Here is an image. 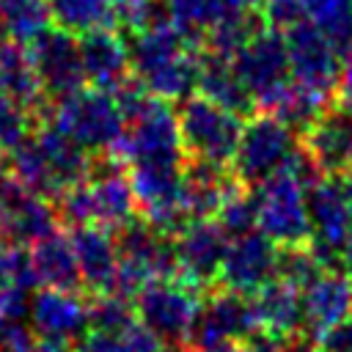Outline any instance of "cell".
I'll list each match as a JSON object with an SVG mask.
<instances>
[{"label":"cell","instance_id":"d6a6232c","mask_svg":"<svg viewBox=\"0 0 352 352\" xmlns=\"http://www.w3.org/2000/svg\"><path fill=\"white\" fill-rule=\"evenodd\" d=\"M52 22L69 33H88L96 28H110L116 22L110 0H47Z\"/></svg>","mask_w":352,"mask_h":352},{"label":"cell","instance_id":"ba28073f","mask_svg":"<svg viewBox=\"0 0 352 352\" xmlns=\"http://www.w3.org/2000/svg\"><path fill=\"white\" fill-rule=\"evenodd\" d=\"M231 63L261 113H267L278 94L292 82L286 38L272 28H258Z\"/></svg>","mask_w":352,"mask_h":352},{"label":"cell","instance_id":"f907efd6","mask_svg":"<svg viewBox=\"0 0 352 352\" xmlns=\"http://www.w3.org/2000/svg\"><path fill=\"white\" fill-rule=\"evenodd\" d=\"M170 352H201V349H195V346H190V344H179V346H173Z\"/></svg>","mask_w":352,"mask_h":352},{"label":"cell","instance_id":"6da1fadb","mask_svg":"<svg viewBox=\"0 0 352 352\" xmlns=\"http://www.w3.org/2000/svg\"><path fill=\"white\" fill-rule=\"evenodd\" d=\"M126 50L135 80L151 96L165 102H184L192 96L201 55L195 52V41H190L168 19H157L140 30H132Z\"/></svg>","mask_w":352,"mask_h":352},{"label":"cell","instance_id":"c3c4849f","mask_svg":"<svg viewBox=\"0 0 352 352\" xmlns=\"http://www.w3.org/2000/svg\"><path fill=\"white\" fill-rule=\"evenodd\" d=\"M220 352H253V346H250L248 341H236V344H231V346H226V349H220Z\"/></svg>","mask_w":352,"mask_h":352},{"label":"cell","instance_id":"d6986e66","mask_svg":"<svg viewBox=\"0 0 352 352\" xmlns=\"http://www.w3.org/2000/svg\"><path fill=\"white\" fill-rule=\"evenodd\" d=\"M85 192L91 204V223L121 231L126 223L135 220L138 201L129 184V173H124L118 162L107 160L102 168H94L85 179Z\"/></svg>","mask_w":352,"mask_h":352},{"label":"cell","instance_id":"ee69618b","mask_svg":"<svg viewBox=\"0 0 352 352\" xmlns=\"http://www.w3.org/2000/svg\"><path fill=\"white\" fill-rule=\"evenodd\" d=\"M264 0H220V6L228 11V14H256V8L261 6Z\"/></svg>","mask_w":352,"mask_h":352},{"label":"cell","instance_id":"4fadbf2b","mask_svg":"<svg viewBox=\"0 0 352 352\" xmlns=\"http://www.w3.org/2000/svg\"><path fill=\"white\" fill-rule=\"evenodd\" d=\"M278 256H280V248L270 236H264L258 228L239 236H228L217 280L223 289L250 297L264 283L278 278Z\"/></svg>","mask_w":352,"mask_h":352},{"label":"cell","instance_id":"44dd1931","mask_svg":"<svg viewBox=\"0 0 352 352\" xmlns=\"http://www.w3.org/2000/svg\"><path fill=\"white\" fill-rule=\"evenodd\" d=\"M77 264H80V275L82 283L94 292V294H107L113 292L116 283V272H118V242H116V231L104 228V226H77L69 234Z\"/></svg>","mask_w":352,"mask_h":352},{"label":"cell","instance_id":"4dcf8cb0","mask_svg":"<svg viewBox=\"0 0 352 352\" xmlns=\"http://www.w3.org/2000/svg\"><path fill=\"white\" fill-rule=\"evenodd\" d=\"M305 19L344 55L352 47V3L349 0H300Z\"/></svg>","mask_w":352,"mask_h":352},{"label":"cell","instance_id":"603a6c76","mask_svg":"<svg viewBox=\"0 0 352 352\" xmlns=\"http://www.w3.org/2000/svg\"><path fill=\"white\" fill-rule=\"evenodd\" d=\"M302 146L324 173H341L352 160V116L341 107L324 110L305 129Z\"/></svg>","mask_w":352,"mask_h":352},{"label":"cell","instance_id":"f5cc1de1","mask_svg":"<svg viewBox=\"0 0 352 352\" xmlns=\"http://www.w3.org/2000/svg\"><path fill=\"white\" fill-rule=\"evenodd\" d=\"M349 3H352V0H349Z\"/></svg>","mask_w":352,"mask_h":352},{"label":"cell","instance_id":"7bdbcfd3","mask_svg":"<svg viewBox=\"0 0 352 352\" xmlns=\"http://www.w3.org/2000/svg\"><path fill=\"white\" fill-rule=\"evenodd\" d=\"M14 248L11 242H6L0 236V280H11V264H14ZM14 283V280H11Z\"/></svg>","mask_w":352,"mask_h":352},{"label":"cell","instance_id":"ffe728a7","mask_svg":"<svg viewBox=\"0 0 352 352\" xmlns=\"http://www.w3.org/2000/svg\"><path fill=\"white\" fill-rule=\"evenodd\" d=\"M80 55H82V72L85 82L91 88L116 91L121 82L129 80V50L121 33L113 28H96L80 36Z\"/></svg>","mask_w":352,"mask_h":352},{"label":"cell","instance_id":"60d3db41","mask_svg":"<svg viewBox=\"0 0 352 352\" xmlns=\"http://www.w3.org/2000/svg\"><path fill=\"white\" fill-rule=\"evenodd\" d=\"M324 352H352V314L316 338Z\"/></svg>","mask_w":352,"mask_h":352},{"label":"cell","instance_id":"cb8c5ba5","mask_svg":"<svg viewBox=\"0 0 352 352\" xmlns=\"http://www.w3.org/2000/svg\"><path fill=\"white\" fill-rule=\"evenodd\" d=\"M36 143L41 148L47 173H50V184H52V195H60L63 190L85 182L94 170L91 154L85 148H80L74 140H69L63 132H58L55 126H44L36 135Z\"/></svg>","mask_w":352,"mask_h":352},{"label":"cell","instance_id":"83f0119b","mask_svg":"<svg viewBox=\"0 0 352 352\" xmlns=\"http://www.w3.org/2000/svg\"><path fill=\"white\" fill-rule=\"evenodd\" d=\"M0 88L22 102L28 110L44 107V88L38 82L30 50L0 30Z\"/></svg>","mask_w":352,"mask_h":352},{"label":"cell","instance_id":"7c38bea8","mask_svg":"<svg viewBox=\"0 0 352 352\" xmlns=\"http://www.w3.org/2000/svg\"><path fill=\"white\" fill-rule=\"evenodd\" d=\"M308 220L311 248L327 270H341V250L352 234V212L338 179L324 176L308 190Z\"/></svg>","mask_w":352,"mask_h":352},{"label":"cell","instance_id":"9c48e42d","mask_svg":"<svg viewBox=\"0 0 352 352\" xmlns=\"http://www.w3.org/2000/svg\"><path fill=\"white\" fill-rule=\"evenodd\" d=\"M204 294L187 286L179 278H162L148 283L135 297L138 319L162 341V344H184L201 311Z\"/></svg>","mask_w":352,"mask_h":352},{"label":"cell","instance_id":"1f68e13d","mask_svg":"<svg viewBox=\"0 0 352 352\" xmlns=\"http://www.w3.org/2000/svg\"><path fill=\"white\" fill-rule=\"evenodd\" d=\"M162 8H165V19L195 44L204 41L206 33L226 14L220 0H162Z\"/></svg>","mask_w":352,"mask_h":352},{"label":"cell","instance_id":"9a60e30c","mask_svg":"<svg viewBox=\"0 0 352 352\" xmlns=\"http://www.w3.org/2000/svg\"><path fill=\"white\" fill-rule=\"evenodd\" d=\"M58 209L47 195L22 187L14 176L0 182V236L11 245L25 248L55 231Z\"/></svg>","mask_w":352,"mask_h":352},{"label":"cell","instance_id":"7402d4cb","mask_svg":"<svg viewBox=\"0 0 352 352\" xmlns=\"http://www.w3.org/2000/svg\"><path fill=\"white\" fill-rule=\"evenodd\" d=\"M258 333L275 338H297L302 333V289L283 278H272L256 294H250Z\"/></svg>","mask_w":352,"mask_h":352},{"label":"cell","instance_id":"7dc6e473","mask_svg":"<svg viewBox=\"0 0 352 352\" xmlns=\"http://www.w3.org/2000/svg\"><path fill=\"white\" fill-rule=\"evenodd\" d=\"M341 270L352 278V234H349V239H346V245L341 250Z\"/></svg>","mask_w":352,"mask_h":352},{"label":"cell","instance_id":"5b68a950","mask_svg":"<svg viewBox=\"0 0 352 352\" xmlns=\"http://www.w3.org/2000/svg\"><path fill=\"white\" fill-rule=\"evenodd\" d=\"M179 132L187 160H201L212 165H231L239 138H242V116L192 94L176 110Z\"/></svg>","mask_w":352,"mask_h":352},{"label":"cell","instance_id":"e575fe53","mask_svg":"<svg viewBox=\"0 0 352 352\" xmlns=\"http://www.w3.org/2000/svg\"><path fill=\"white\" fill-rule=\"evenodd\" d=\"M214 220L220 223V228L228 236H239V234L253 231L256 228V198H253V192L245 184L234 182L231 190L226 192Z\"/></svg>","mask_w":352,"mask_h":352},{"label":"cell","instance_id":"3957f363","mask_svg":"<svg viewBox=\"0 0 352 352\" xmlns=\"http://www.w3.org/2000/svg\"><path fill=\"white\" fill-rule=\"evenodd\" d=\"M256 228L270 236L278 248L311 242L308 220V190L289 170L280 168L261 184H256Z\"/></svg>","mask_w":352,"mask_h":352},{"label":"cell","instance_id":"484cf974","mask_svg":"<svg viewBox=\"0 0 352 352\" xmlns=\"http://www.w3.org/2000/svg\"><path fill=\"white\" fill-rule=\"evenodd\" d=\"M33 272L41 289H74L82 286L80 264L72 248V239L60 231H52L50 236L33 242L30 248Z\"/></svg>","mask_w":352,"mask_h":352},{"label":"cell","instance_id":"ab89813d","mask_svg":"<svg viewBox=\"0 0 352 352\" xmlns=\"http://www.w3.org/2000/svg\"><path fill=\"white\" fill-rule=\"evenodd\" d=\"M36 346V330L19 322H3L0 324V352H33Z\"/></svg>","mask_w":352,"mask_h":352},{"label":"cell","instance_id":"d4e9b609","mask_svg":"<svg viewBox=\"0 0 352 352\" xmlns=\"http://www.w3.org/2000/svg\"><path fill=\"white\" fill-rule=\"evenodd\" d=\"M234 173H226L223 165L187 160L184 165V204L190 220H214L226 192L234 184Z\"/></svg>","mask_w":352,"mask_h":352},{"label":"cell","instance_id":"4316f807","mask_svg":"<svg viewBox=\"0 0 352 352\" xmlns=\"http://www.w3.org/2000/svg\"><path fill=\"white\" fill-rule=\"evenodd\" d=\"M195 94L236 113L245 116L253 107V99L248 94V88L242 85V80L234 72V63L209 52H201L198 58V77H195Z\"/></svg>","mask_w":352,"mask_h":352},{"label":"cell","instance_id":"7a4b0ae2","mask_svg":"<svg viewBox=\"0 0 352 352\" xmlns=\"http://www.w3.org/2000/svg\"><path fill=\"white\" fill-rule=\"evenodd\" d=\"M50 126L63 132L88 154H107L124 135V113L110 91L80 88L44 107Z\"/></svg>","mask_w":352,"mask_h":352},{"label":"cell","instance_id":"816d5d0a","mask_svg":"<svg viewBox=\"0 0 352 352\" xmlns=\"http://www.w3.org/2000/svg\"><path fill=\"white\" fill-rule=\"evenodd\" d=\"M349 173H352V160H349Z\"/></svg>","mask_w":352,"mask_h":352},{"label":"cell","instance_id":"8992f818","mask_svg":"<svg viewBox=\"0 0 352 352\" xmlns=\"http://www.w3.org/2000/svg\"><path fill=\"white\" fill-rule=\"evenodd\" d=\"M184 165L187 162H148L129 168L138 212L165 236L176 234L190 220L184 204Z\"/></svg>","mask_w":352,"mask_h":352},{"label":"cell","instance_id":"2e32d148","mask_svg":"<svg viewBox=\"0 0 352 352\" xmlns=\"http://www.w3.org/2000/svg\"><path fill=\"white\" fill-rule=\"evenodd\" d=\"M28 50H30V58H33V66H36L44 94H50L52 99H60V96H69V94L85 88L80 38H74V33H69L63 28H50Z\"/></svg>","mask_w":352,"mask_h":352},{"label":"cell","instance_id":"30bf717a","mask_svg":"<svg viewBox=\"0 0 352 352\" xmlns=\"http://www.w3.org/2000/svg\"><path fill=\"white\" fill-rule=\"evenodd\" d=\"M253 333H258V327L250 297L220 289L204 297L187 344L201 352H220L236 341H248Z\"/></svg>","mask_w":352,"mask_h":352},{"label":"cell","instance_id":"b9f144b4","mask_svg":"<svg viewBox=\"0 0 352 352\" xmlns=\"http://www.w3.org/2000/svg\"><path fill=\"white\" fill-rule=\"evenodd\" d=\"M336 96H338V107L352 116V47L341 55V74H338Z\"/></svg>","mask_w":352,"mask_h":352},{"label":"cell","instance_id":"277c9868","mask_svg":"<svg viewBox=\"0 0 352 352\" xmlns=\"http://www.w3.org/2000/svg\"><path fill=\"white\" fill-rule=\"evenodd\" d=\"M118 242V272L110 294L135 300L148 283L176 278L173 248L165 234L151 228L146 220H132L116 231Z\"/></svg>","mask_w":352,"mask_h":352},{"label":"cell","instance_id":"e0dca14e","mask_svg":"<svg viewBox=\"0 0 352 352\" xmlns=\"http://www.w3.org/2000/svg\"><path fill=\"white\" fill-rule=\"evenodd\" d=\"M30 327L38 338L80 341L88 330V300L74 289H38L30 300Z\"/></svg>","mask_w":352,"mask_h":352},{"label":"cell","instance_id":"d590c367","mask_svg":"<svg viewBox=\"0 0 352 352\" xmlns=\"http://www.w3.org/2000/svg\"><path fill=\"white\" fill-rule=\"evenodd\" d=\"M327 267L322 264V258L316 256V250L311 248V242L305 245H292V248H280L278 256V278L294 283L297 289H305L314 278H319Z\"/></svg>","mask_w":352,"mask_h":352},{"label":"cell","instance_id":"5bb4252c","mask_svg":"<svg viewBox=\"0 0 352 352\" xmlns=\"http://www.w3.org/2000/svg\"><path fill=\"white\" fill-rule=\"evenodd\" d=\"M283 38H286V52H289L292 80L305 88L333 96L338 88V74H341V52L308 19L286 30Z\"/></svg>","mask_w":352,"mask_h":352},{"label":"cell","instance_id":"f1b7e54d","mask_svg":"<svg viewBox=\"0 0 352 352\" xmlns=\"http://www.w3.org/2000/svg\"><path fill=\"white\" fill-rule=\"evenodd\" d=\"M52 28V11L47 0H0V30L30 47Z\"/></svg>","mask_w":352,"mask_h":352},{"label":"cell","instance_id":"8d00e7d4","mask_svg":"<svg viewBox=\"0 0 352 352\" xmlns=\"http://www.w3.org/2000/svg\"><path fill=\"white\" fill-rule=\"evenodd\" d=\"M30 138V110L0 88V151L11 154Z\"/></svg>","mask_w":352,"mask_h":352},{"label":"cell","instance_id":"f35d334b","mask_svg":"<svg viewBox=\"0 0 352 352\" xmlns=\"http://www.w3.org/2000/svg\"><path fill=\"white\" fill-rule=\"evenodd\" d=\"M261 16H264V25L278 30V33H286L294 25L305 22V11H302L300 0H264Z\"/></svg>","mask_w":352,"mask_h":352},{"label":"cell","instance_id":"836d02e7","mask_svg":"<svg viewBox=\"0 0 352 352\" xmlns=\"http://www.w3.org/2000/svg\"><path fill=\"white\" fill-rule=\"evenodd\" d=\"M258 30V22L253 14H223V19L206 33V52L234 60V55L250 41V36Z\"/></svg>","mask_w":352,"mask_h":352},{"label":"cell","instance_id":"52a82bcc","mask_svg":"<svg viewBox=\"0 0 352 352\" xmlns=\"http://www.w3.org/2000/svg\"><path fill=\"white\" fill-rule=\"evenodd\" d=\"M297 146L300 143L294 138V126L270 113H261L245 121L236 154L231 160V173L245 187L261 184L286 165Z\"/></svg>","mask_w":352,"mask_h":352},{"label":"cell","instance_id":"74e56055","mask_svg":"<svg viewBox=\"0 0 352 352\" xmlns=\"http://www.w3.org/2000/svg\"><path fill=\"white\" fill-rule=\"evenodd\" d=\"M116 22H121L129 30H140L160 19L162 0H110Z\"/></svg>","mask_w":352,"mask_h":352},{"label":"cell","instance_id":"681fc988","mask_svg":"<svg viewBox=\"0 0 352 352\" xmlns=\"http://www.w3.org/2000/svg\"><path fill=\"white\" fill-rule=\"evenodd\" d=\"M344 184V195H346V206H349V212H352V173L341 182Z\"/></svg>","mask_w":352,"mask_h":352},{"label":"cell","instance_id":"f6af8a7d","mask_svg":"<svg viewBox=\"0 0 352 352\" xmlns=\"http://www.w3.org/2000/svg\"><path fill=\"white\" fill-rule=\"evenodd\" d=\"M278 352H324L316 341H308V338H289Z\"/></svg>","mask_w":352,"mask_h":352},{"label":"cell","instance_id":"8fae6325","mask_svg":"<svg viewBox=\"0 0 352 352\" xmlns=\"http://www.w3.org/2000/svg\"><path fill=\"white\" fill-rule=\"evenodd\" d=\"M226 245L228 234L217 220H187L170 239L176 278L204 292L212 280H217Z\"/></svg>","mask_w":352,"mask_h":352},{"label":"cell","instance_id":"f546056e","mask_svg":"<svg viewBox=\"0 0 352 352\" xmlns=\"http://www.w3.org/2000/svg\"><path fill=\"white\" fill-rule=\"evenodd\" d=\"M74 352H162V341L135 319L118 330H85Z\"/></svg>","mask_w":352,"mask_h":352},{"label":"cell","instance_id":"bcb514c9","mask_svg":"<svg viewBox=\"0 0 352 352\" xmlns=\"http://www.w3.org/2000/svg\"><path fill=\"white\" fill-rule=\"evenodd\" d=\"M33 352H72V344L63 341H52V338H38Z\"/></svg>","mask_w":352,"mask_h":352},{"label":"cell","instance_id":"ac0fdd59","mask_svg":"<svg viewBox=\"0 0 352 352\" xmlns=\"http://www.w3.org/2000/svg\"><path fill=\"white\" fill-rule=\"evenodd\" d=\"M352 314V278L344 270H324L302 289V333L316 341Z\"/></svg>","mask_w":352,"mask_h":352}]
</instances>
